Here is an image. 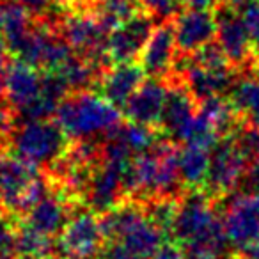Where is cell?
Listing matches in <instances>:
<instances>
[{
    "label": "cell",
    "instance_id": "obj_1",
    "mask_svg": "<svg viewBox=\"0 0 259 259\" xmlns=\"http://www.w3.org/2000/svg\"><path fill=\"white\" fill-rule=\"evenodd\" d=\"M71 141H103L122 122L117 107L93 91L69 93L54 115Z\"/></svg>",
    "mask_w": 259,
    "mask_h": 259
},
{
    "label": "cell",
    "instance_id": "obj_2",
    "mask_svg": "<svg viewBox=\"0 0 259 259\" xmlns=\"http://www.w3.org/2000/svg\"><path fill=\"white\" fill-rule=\"evenodd\" d=\"M9 142L13 155L36 169L48 167V170L57 165L71 148V139L55 119L20 121L13 130Z\"/></svg>",
    "mask_w": 259,
    "mask_h": 259
},
{
    "label": "cell",
    "instance_id": "obj_3",
    "mask_svg": "<svg viewBox=\"0 0 259 259\" xmlns=\"http://www.w3.org/2000/svg\"><path fill=\"white\" fill-rule=\"evenodd\" d=\"M105 243L100 213L83 209L73 213L55 238V254L59 259H96L103 254Z\"/></svg>",
    "mask_w": 259,
    "mask_h": 259
},
{
    "label": "cell",
    "instance_id": "obj_4",
    "mask_svg": "<svg viewBox=\"0 0 259 259\" xmlns=\"http://www.w3.org/2000/svg\"><path fill=\"white\" fill-rule=\"evenodd\" d=\"M59 32L73 52L96 64L107 66L108 30L89 8H71L59 23Z\"/></svg>",
    "mask_w": 259,
    "mask_h": 259
},
{
    "label": "cell",
    "instance_id": "obj_5",
    "mask_svg": "<svg viewBox=\"0 0 259 259\" xmlns=\"http://www.w3.org/2000/svg\"><path fill=\"white\" fill-rule=\"evenodd\" d=\"M250 160L238 146L234 135H227L211 149L208 178L202 190L213 199H224L245 180Z\"/></svg>",
    "mask_w": 259,
    "mask_h": 259
},
{
    "label": "cell",
    "instance_id": "obj_6",
    "mask_svg": "<svg viewBox=\"0 0 259 259\" xmlns=\"http://www.w3.org/2000/svg\"><path fill=\"white\" fill-rule=\"evenodd\" d=\"M222 220L231 245L238 252L259 257V192L231 197Z\"/></svg>",
    "mask_w": 259,
    "mask_h": 259
},
{
    "label": "cell",
    "instance_id": "obj_7",
    "mask_svg": "<svg viewBox=\"0 0 259 259\" xmlns=\"http://www.w3.org/2000/svg\"><path fill=\"white\" fill-rule=\"evenodd\" d=\"M130 160L132 158L101 151V158L94 167L85 197V204H89L91 209L105 213L124 199V174Z\"/></svg>",
    "mask_w": 259,
    "mask_h": 259
},
{
    "label": "cell",
    "instance_id": "obj_8",
    "mask_svg": "<svg viewBox=\"0 0 259 259\" xmlns=\"http://www.w3.org/2000/svg\"><path fill=\"white\" fill-rule=\"evenodd\" d=\"M155 20L146 11H141L137 16L115 27L108 32L107 39V59L110 64H128L141 59L142 50L148 45Z\"/></svg>",
    "mask_w": 259,
    "mask_h": 259
},
{
    "label": "cell",
    "instance_id": "obj_9",
    "mask_svg": "<svg viewBox=\"0 0 259 259\" xmlns=\"http://www.w3.org/2000/svg\"><path fill=\"white\" fill-rule=\"evenodd\" d=\"M165 240H169L165 233L146 215L117 240L107 241L101 255L105 259H151Z\"/></svg>",
    "mask_w": 259,
    "mask_h": 259
},
{
    "label": "cell",
    "instance_id": "obj_10",
    "mask_svg": "<svg viewBox=\"0 0 259 259\" xmlns=\"http://www.w3.org/2000/svg\"><path fill=\"white\" fill-rule=\"evenodd\" d=\"M52 185H54V181H52ZM76 208H78V204L62 188L54 185L52 190L18 220L23 226L30 227L37 233L57 238Z\"/></svg>",
    "mask_w": 259,
    "mask_h": 259
},
{
    "label": "cell",
    "instance_id": "obj_11",
    "mask_svg": "<svg viewBox=\"0 0 259 259\" xmlns=\"http://www.w3.org/2000/svg\"><path fill=\"white\" fill-rule=\"evenodd\" d=\"M178 45L174 36L172 22L158 23L142 50L139 64L144 69L146 76L170 82L178 64Z\"/></svg>",
    "mask_w": 259,
    "mask_h": 259
},
{
    "label": "cell",
    "instance_id": "obj_12",
    "mask_svg": "<svg viewBox=\"0 0 259 259\" xmlns=\"http://www.w3.org/2000/svg\"><path fill=\"white\" fill-rule=\"evenodd\" d=\"M215 18L217 45L222 48L234 69H243L248 62L254 61L250 37H248V30L243 18L236 11L222 4H219V8L215 9Z\"/></svg>",
    "mask_w": 259,
    "mask_h": 259
},
{
    "label": "cell",
    "instance_id": "obj_13",
    "mask_svg": "<svg viewBox=\"0 0 259 259\" xmlns=\"http://www.w3.org/2000/svg\"><path fill=\"white\" fill-rule=\"evenodd\" d=\"M45 89V73L34 66L13 59L4 76V100L20 114L41 98Z\"/></svg>",
    "mask_w": 259,
    "mask_h": 259
},
{
    "label": "cell",
    "instance_id": "obj_14",
    "mask_svg": "<svg viewBox=\"0 0 259 259\" xmlns=\"http://www.w3.org/2000/svg\"><path fill=\"white\" fill-rule=\"evenodd\" d=\"M39 178V169L34 165L23 162L16 155L0 153V195L8 215L16 219L20 202Z\"/></svg>",
    "mask_w": 259,
    "mask_h": 259
},
{
    "label": "cell",
    "instance_id": "obj_15",
    "mask_svg": "<svg viewBox=\"0 0 259 259\" xmlns=\"http://www.w3.org/2000/svg\"><path fill=\"white\" fill-rule=\"evenodd\" d=\"M174 36L181 55H192L217 37L215 11H197L183 9L174 18Z\"/></svg>",
    "mask_w": 259,
    "mask_h": 259
},
{
    "label": "cell",
    "instance_id": "obj_16",
    "mask_svg": "<svg viewBox=\"0 0 259 259\" xmlns=\"http://www.w3.org/2000/svg\"><path fill=\"white\" fill-rule=\"evenodd\" d=\"M167 96H169V87L165 80L148 78L122 107V112L130 122L158 128L167 103Z\"/></svg>",
    "mask_w": 259,
    "mask_h": 259
},
{
    "label": "cell",
    "instance_id": "obj_17",
    "mask_svg": "<svg viewBox=\"0 0 259 259\" xmlns=\"http://www.w3.org/2000/svg\"><path fill=\"white\" fill-rule=\"evenodd\" d=\"M144 69L141 64L128 62V64H114L103 71L100 83V93L105 100L110 101L114 107L122 108L128 100L134 96V93L144 82Z\"/></svg>",
    "mask_w": 259,
    "mask_h": 259
},
{
    "label": "cell",
    "instance_id": "obj_18",
    "mask_svg": "<svg viewBox=\"0 0 259 259\" xmlns=\"http://www.w3.org/2000/svg\"><path fill=\"white\" fill-rule=\"evenodd\" d=\"M36 18L18 0H0V41L15 57L27 36L32 30Z\"/></svg>",
    "mask_w": 259,
    "mask_h": 259
},
{
    "label": "cell",
    "instance_id": "obj_19",
    "mask_svg": "<svg viewBox=\"0 0 259 259\" xmlns=\"http://www.w3.org/2000/svg\"><path fill=\"white\" fill-rule=\"evenodd\" d=\"M197 110V100L188 93L183 83L176 80V83L169 87V96H167V103L158 128L174 142L178 134L192 121Z\"/></svg>",
    "mask_w": 259,
    "mask_h": 259
},
{
    "label": "cell",
    "instance_id": "obj_20",
    "mask_svg": "<svg viewBox=\"0 0 259 259\" xmlns=\"http://www.w3.org/2000/svg\"><path fill=\"white\" fill-rule=\"evenodd\" d=\"M229 100L245 124L259 128V69L234 78Z\"/></svg>",
    "mask_w": 259,
    "mask_h": 259
},
{
    "label": "cell",
    "instance_id": "obj_21",
    "mask_svg": "<svg viewBox=\"0 0 259 259\" xmlns=\"http://www.w3.org/2000/svg\"><path fill=\"white\" fill-rule=\"evenodd\" d=\"M211 151L197 146L183 144L178 149V169L185 190H202L208 178Z\"/></svg>",
    "mask_w": 259,
    "mask_h": 259
},
{
    "label": "cell",
    "instance_id": "obj_22",
    "mask_svg": "<svg viewBox=\"0 0 259 259\" xmlns=\"http://www.w3.org/2000/svg\"><path fill=\"white\" fill-rule=\"evenodd\" d=\"M87 8L108 32L144 11L141 0H91Z\"/></svg>",
    "mask_w": 259,
    "mask_h": 259
},
{
    "label": "cell",
    "instance_id": "obj_23",
    "mask_svg": "<svg viewBox=\"0 0 259 259\" xmlns=\"http://www.w3.org/2000/svg\"><path fill=\"white\" fill-rule=\"evenodd\" d=\"M16 255L18 257H48L55 254V238L41 234L18 220L16 234Z\"/></svg>",
    "mask_w": 259,
    "mask_h": 259
},
{
    "label": "cell",
    "instance_id": "obj_24",
    "mask_svg": "<svg viewBox=\"0 0 259 259\" xmlns=\"http://www.w3.org/2000/svg\"><path fill=\"white\" fill-rule=\"evenodd\" d=\"M220 134L215 130V126L197 110V114L192 117V121L178 134L176 141L181 144L188 146H197V148H204L211 151L220 141Z\"/></svg>",
    "mask_w": 259,
    "mask_h": 259
},
{
    "label": "cell",
    "instance_id": "obj_25",
    "mask_svg": "<svg viewBox=\"0 0 259 259\" xmlns=\"http://www.w3.org/2000/svg\"><path fill=\"white\" fill-rule=\"evenodd\" d=\"M141 6L156 23H169L187 8V0H141Z\"/></svg>",
    "mask_w": 259,
    "mask_h": 259
},
{
    "label": "cell",
    "instance_id": "obj_26",
    "mask_svg": "<svg viewBox=\"0 0 259 259\" xmlns=\"http://www.w3.org/2000/svg\"><path fill=\"white\" fill-rule=\"evenodd\" d=\"M241 18L247 25L248 37H250L252 57H254V61L259 62V0L248 2L247 8L241 11Z\"/></svg>",
    "mask_w": 259,
    "mask_h": 259
},
{
    "label": "cell",
    "instance_id": "obj_27",
    "mask_svg": "<svg viewBox=\"0 0 259 259\" xmlns=\"http://www.w3.org/2000/svg\"><path fill=\"white\" fill-rule=\"evenodd\" d=\"M16 114L6 100H0V146L2 142L9 141L13 130H15Z\"/></svg>",
    "mask_w": 259,
    "mask_h": 259
},
{
    "label": "cell",
    "instance_id": "obj_28",
    "mask_svg": "<svg viewBox=\"0 0 259 259\" xmlns=\"http://www.w3.org/2000/svg\"><path fill=\"white\" fill-rule=\"evenodd\" d=\"M20 4L25 6L34 18L37 20H47L48 13L54 9V6L57 4V0H18Z\"/></svg>",
    "mask_w": 259,
    "mask_h": 259
},
{
    "label": "cell",
    "instance_id": "obj_29",
    "mask_svg": "<svg viewBox=\"0 0 259 259\" xmlns=\"http://www.w3.org/2000/svg\"><path fill=\"white\" fill-rule=\"evenodd\" d=\"M151 259H187L181 247L174 240H165Z\"/></svg>",
    "mask_w": 259,
    "mask_h": 259
},
{
    "label": "cell",
    "instance_id": "obj_30",
    "mask_svg": "<svg viewBox=\"0 0 259 259\" xmlns=\"http://www.w3.org/2000/svg\"><path fill=\"white\" fill-rule=\"evenodd\" d=\"M243 181L247 183V192H259V155L250 162Z\"/></svg>",
    "mask_w": 259,
    "mask_h": 259
},
{
    "label": "cell",
    "instance_id": "obj_31",
    "mask_svg": "<svg viewBox=\"0 0 259 259\" xmlns=\"http://www.w3.org/2000/svg\"><path fill=\"white\" fill-rule=\"evenodd\" d=\"M9 50L2 41H0V100L4 98V76L6 71H8V66H9Z\"/></svg>",
    "mask_w": 259,
    "mask_h": 259
},
{
    "label": "cell",
    "instance_id": "obj_32",
    "mask_svg": "<svg viewBox=\"0 0 259 259\" xmlns=\"http://www.w3.org/2000/svg\"><path fill=\"white\" fill-rule=\"evenodd\" d=\"M220 0H187L185 9H197V11H215Z\"/></svg>",
    "mask_w": 259,
    "mask_h": 259
},
{
    "label": "cell",
    "instance_id": "obj_33",
    "mask_svg": "<svg viewBox=\"0 0 259 259\" xmlns=\"http://www.w3.org/2000/svg\"><path fill=\"white\" fill-rule=\"evenodd\" d=\"M71 8H87L85 2H91V0H68Z\"/></svg>",
    "mask_w": 259,
    "mask_h": 259
},
{
    "label": "cell",
    "instance_id": "obj_34",
    "mask_svg": "<svg viewBox=\"0 0 259 259\" xmlns=\"http://www.w3.org/2000/svg\"><path fill=\"white\" fill-rule=\"evenodd\" d=\"M4 209H6V206H4V201H2V195H0V217H4Z\"/></svg>",
    "mask_w": 259,
    "mask_h": 259
}]
</instances>
